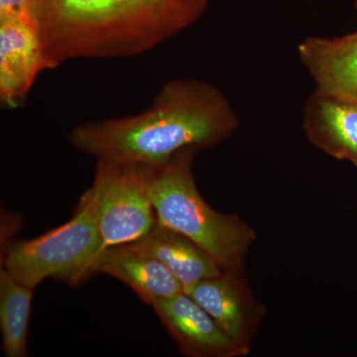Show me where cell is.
I'll list each match as a JSON object with an SVG mask.
<instances>
[{
	"label": "cell",
	"instance_id": "cell-1",
	"mask_svg": "<svg viewBox=\"0 0 357 357\" xmlns=\"http://www.w3.org/2000/svg\"><path fill=\"white\" fill-rule=\"evenodd\" d=\"M239 122L218 86L181 77L164 84L139 114L77 124L67 139L96 161L158 167L188 148L217 146L236 132Z\"/></svg>",
	"mask_w": 357,
	"mask_h": 357
},
{
	"label": "cell",
	"instance_id": "cell-2",
	"mask_svg": "<svg viewBox=\"0 0 357 357\" xmlns=\"http://www.w3.org/2000/svg\"><path fill=\"white\" fill-rule=\"evenodd\" d=\"M213 0H31L52 69L74 59L129 58L194 25Z\"/></svg>",
	"mask_w": 357,
	"mask_h": 357
},
{
	"label": "cell",
	"instance_id": "cell-3",
	"mask_svg": "<svg viewBox=\"0 0 357 357\" xmlns=\"http://www.w3.org/2000/svg\"><path fill=\"white\" fill-rule=\"evenodd\" d=\"M199 152L188 148L163 165L152 167L149 192L157 222L187 236L222 270H245V257L257 236L234 213L206 203L197 187L192 162Z\"/></svg>",
	"mask_w": 357,
	"mask_h": 357
},
{
	"label": "cell",
	"instance_id": "cell-4",
	"mask_svg": "<svg viewBox=\"0 0 357 357\" xmlns=\"http://www.w3.org/2000/svg\"><path fill=\"white\" fill-rule=\"evenodd\" d=\"M100 245L98 195L91 185L69 222L29 241L7 244L1 268L33 289L49 278L77 285L86 280Z\"/></svg>",
	"mask_w": 357,
	"mask_h": 357
},
{
	"label": "cell",
	"instance_id": "cell-5",
	"mask_svg": "<svg viewBox=\"0 0 357 357\" xmlns=\"http://www.w3.org/2000/svg\"><path fill=\"white\" fill-rule=\"evenodd\" d=\"M151 170L152 167L96 161L91 185L98 195L100 253L139 241L156 225L149 192Z\"/></svg>",
	"mask_w": 357,
	"mask_h": 357
},
{
	"label": "cell",
	"instance_id": "cell-6",
	"mask_svg": "<svg viewBox=\"0 0 357 357\" xmlns=\"http://www.w3.org/2000/svg\"><path fill=\"white\" fill-rule=\"evenodd\" d=\"M184 292L204 307L225 333L249 354L266 309L253 296L245 270H223L188 286Z\"/></svg>",
	"mask_w": 357,
	"mask_h": 357
},
{
	"label": "cell",
	"instance_id": "cell-7",
	"mask_svg": "<svg viewBox=\"0 0 357 357\" xmlns=\"http://www.w3.org/2000/svg\"><path fill=\"white\" fill-rule=\"evenodd\" d=\"M52 69L33 20L0 21V102L22 105L40 73Z\"/></svg>",
	"mask_w": 357,
	"mask_h": 357
},
{
	"label": "cell",
	"instance_id": "cell-8",
	"mask_svg": "<svg viewBox=\"0 0 357 357\" xmlns=\"http://www.w3.org/2000/svg\"><path fill=\"white\" fill-rule=\"evenodd\" d=\"M178 351L190 357H239L248 354L191 296L181 292L153 306Z\"/></svg>",
	"mask_w": 357,
	"mask_h": 357
},
{
	"label": "cell",
	"instance_id": "cell-9",
	"mask_svg": "<svg viewBox=\"0 0 357 357\" xmlns=\"http://www.w3.org/2000/svg\"><path fill=\"white\" fill-rule=\"evenodd\" d=\"M314 91L357 107V31L342 36H310L298 47Z\"/></svg>",
	"mask_w": 357,
	"mask_h": 357
},
{
	"label": "cell",
	"instance_id": "cell-10",
	"mask_svg": "<svg viewBox=\"0 0 357 357\" xmlns=\"http://www.w3.org/2000/svg\"><path fill=\"white\" fill-rule=\"evenodd\" d=\"M98 273L109 275L126 284L150 306L184 292L182 284L165 265L133 243L102 251L89 267L86 279Z\"/></svg>",
	"mask_w": 357,
	"mask_h": 357
},
{
	"label": "cell",
	"instance_id": "cell-11",
	"mask_svg": "<svg viewBox=\"0 0 357 357\" xmlns=\"http://www.w3.org/2000/svg\"><path fill=\"white\" fill-rule=\"evenodd\" d=\"M303 129L314 147L357 168V107L314 91L305 105Z\"/></svg>",
	"mask_w": 357,
	"mask_h": 357
},
{
	"label": "cell",
	"instance_id": "cell-12",
	"mask_svg": "<svg viewBox=\"0 0 357 357\" xmlns=\"http://www.w3.org/2000/svg\"><path fill=\"white\" fill-rule=\"evenodd\" d=\"M133 244L165 265L184 289L203 279L218 276L223 271L198 244L159 222Z\"/></svg>",
	"mask_w": 357,
	"mask_h": 357
},
{
	"label": "cell",
	"instance_id": "cell-13",
	"mask_svg": "<svg viewBox=\"0 0 357 357\" xmlns=\"http://www.w3.org/2000/svg\"><path fill=\"white\" fill-rule=\"evenodd\" d=\"M34 290L0 269V332L7 357L27 356Z\"/></svg>",
	"mask_w": 357,
	"mask_h": 357
},
{
	"label": "cell",
	"instance_id": "cell-14",
	"mask_svg": "<svg viewBox=\"0 0 357 357\" xmlns=\"http://www.w3.org/2000/svg\"><path fill=\"white\" fill-rule=\"evenodd\" d=\"M11 20H33L31 0H0V21Z\"/></svg>",
	"mask_w": 357,
	"mask_h": 357
},
{
	"label": "cell",
	"instance_id": "cell-15",
	"mask_svg": "<svg viewBox=\"0 0 357 357\" xmlns=\"http://www.w3.org/2000/svg\"><path fill=\"white\" fill-rule=\"evenodd\" d=\"M356 13H357V0H356Z\"/></svg>",
	"mask_w": 357,
	"mask_h": 357
}]
</instances>
